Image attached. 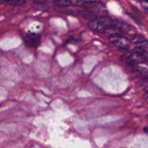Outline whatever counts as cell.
<instances>
[{"label":"cell","mask_w":148,"mask_h":148,"mask_svg":"<svg viewBox=\"0 0 148 148\" xmlns=\"http://www.w3.org/2000/svg\"><path fill=\"white\" fill-rule=\"evenodd\" d=\"M108 38L113 44L115 45L117 47L121 48V49H127L130 46V40L127 38L120 34L111 35L109 36Z\"/></svg>","instance_id":"cell-1"},{"label":"cell","mask_w":148,"mask_h":148,"mask_svg":"<svg viewBox=\"0 0 148 148\" xmlns=\"http://www.w3.org/2000/svg\"><path fill=\"white\" fill-rule=\"evenodd\" d=\"M85 10L95 13V14H104L106 12V8L101 3L92 1V2H85L82 6Z\"/></svg>","instance_id":"cell-2"},{"label":"cell","mask_w":148,"mask_h":148,"mask_svg":"<svg viewBox=\"0 0 148 148\" xmlns=\"http://www.w3.org/2000/svg\"><path fill=\"white\" fill-rule=\"evenodd\" d=\"M88 26L90 30L98 33H106V30L108 29V26L103 22L100 21L99 20L90 21L88 23Z\"/></svg>","instance_id":"cell-3"},{"label":"cell","mask_w":148,"mask_h":148,"mask_svg":"<svg viewBox=\"0 0 148 148\" xmlns=\"http://www.w3.org/2000/svg\"><path fill=\"white\" fill-rule=\"evenodd\" d=\"M25 43L30 47H37L40 43V37L36 33H27L23 37Z\"/></svg>","instance_id":"cell-4"},{"label":"cell","mask_w":148,"mask_h":148,"mask_svg":"<svg viewBox=\"0 0 148 148\" xmlns=\"http://www.w3.org/2000/svg\"><path fill=\"white\" fill-rule=\"evenodd\" d=\"M132 40L133 43H134L137 46L136 47L148 53V40L145 38L140 36V35L135 34L132 36Z\"/></svg>","instance_id":"cell-5"},{"label":"cell","mask_w":148,"mask_h":148,"mask_svg":"<svg viewBox=\"0 0 148 148\" xmlns=\"http://www.w3.org/2000/svg\"><path fill=\"white\" fill-rule=\"evenodd\" d=\"M137 70L138 71L139 73L143 75L145 79H148V63L145 62V63L140 64L135 67Z\"/></svg>","instance_id":"cell-6"},{"label":"cell","mask_w":148,"mask_h":148,"mask_svg":"<svg viewBox=\"0 0 148 148\" xmlns=\"http://www.w3.org/2000/svg\"><path fill=\"white\" fill-rule=\"evenodd\" d=\"M82 17L85 19L87 20H89L90 21H92V20H98V14H95V13L92 12H90L88 10H84L83 12H81Z\"/></svg>","instance_id":"cell-7"},{"label":"cell","mask_w":148,"mask_h":148,"mask_svg":"<svg viewBox=\"0 0 148 148\" xmlns=\"http://www.w3.org/2000/svg\"><path fill=\"white\" fill-rule=\"evenodd\" d=\"M54 4L60 7H66L72 4L71 0H57L54 1Z\"/></svg>","instance_id":"cell-8"},{"label":"cell","mask_w":148,"mask_h":148,"mask_svg":"<svg viewBox=\"0 0 148 148\" xmlns=\"http://www.w3.org/2000/svg\"><path fill=\"white\" fill-rule=\"evenodd\" d=\"M27 0H10L8 3L12 6H20L24 4Z\"/></svg>","instance_id":"cell-9"},{"label":"cell","mask_w":148,"mask_h":148,"mask_svg":"<svg viewBox=\"0 0 148 148\" xmlns=\"http://www.w3.org/2000/svg\"><path fill=\"white\" fill-rule=\"evenodd\" d=\"M127 14H128V15L130 16V18H132V20H134V22H135V23H137V24L138 25H140V26H142V23H140V20H138V19H137V17H135V16H134V15H133L132 14H131V13H130V12H127Z\"/></svg>","instance_id":"cell-10"},{"label":"cell","mask_w":148,"mask_h":148,"mask_svg":"<svg viewBox=\"0 0 148 148\" xmlns=\"http://www.w3.org/2000/svg\"><path fill=\"white\" fill-rule=\"evenodd\" d=\"M71 2H72V4L76 6H79V7H82L83 4H85V2L82 1V0H71Z\"/></svg>","instance_id":"cell-11"},{"label":"cell","mask_w":148,"mask_h":148,"mask_svg":"<svg viewBox=\"0 0 148 148\" xmlns=\"http://www.w3.org/2000/svg\"><path fill=\"white\" fill-rule=\"evenodd\" d=\"M49 1V0H34V2L36 3V4H44L46 1Z\"/></svg>","instance_id":"cell-12"},{"label":"cell","mask_w":148,"mask_h":148,"mask_svg":"<svg viewBox=\"0 0 148 148\" xmlns=\"http://www.w3.org/2000/svg\"><path fill=\"white\" fill-rule=\"evenodd\" d=\"M84 2H92V1H95L96 0H82Z\"/></svg>","instance_id":"cell-13"},{"label":"cell","mask_w":148,"mask_h":148,"mask_svg":"<svg viewBox=\"0 0 148 148\" xmlns=\"http://www.w3.org/2000/svg\"><path fill=\"white\" fill-rule=\"evenodd\" d=\"M145 98L146 101H147V102H148V92H147V93H146L145 95Z\"/></svg>","instance_id":"cell-14"},{"label":"cell","mask_w":148,"mask_h":148,"mask_svg":"<svg viewBox=\"0 0 148 148\" xmlns=\"http://www.w3.org/2000/svg\"><path fill=\"white\" fill-rule=\"evenodd\" d=\"M144 132L145 133H147V134H148V127H145V128H144Z\"/></svg>","instance_id":"cell-15"},{"label":"cell","mask_w":148,"mask_h":148,"mask_svg":"<svg viewBox=\"0 0 148 148\" xmlns=\"http://www.w3.org/2000/svg\"><path fill=\"white\" fill-rule=\"evenodd\" d=\"M143 1H146V2H148V0H143Z\"/></svg>","instance_id":"cell-16"}]
</instances>
